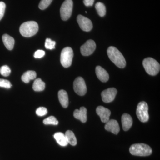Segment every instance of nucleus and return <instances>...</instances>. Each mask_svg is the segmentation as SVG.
I'll return each mask as SVG.
<instances>
[{
	"instance_id": "1",
	"label": "nucleus",
	"mask_w": 160,
	"mask_h": 160,
	"mask_svg": "<svg viewBox=\"0 0 160 160\" xmlns=\"http://www.w3.org/2000/svg\"><path fill=\"white\" fill-rule=\"evenodd\" d=\"M107 52L109 58L116 66L120 68H124L126 67V60L117 48L114 46H110L107 49Z\"/></svg>"
},
{
	"instance_id": "2",
	"label": "nucleus",
	"mask_w": 160,
	"mask_h": 160,
	"mask_svg": "<svg viewBox=\"0 0 160 160\" xmlns=\"http://www.w3.org/2000/svg\"><path fill=\"white\" fill-rule=\"evenodd\" d=\"M38 29V25L36 22L29 21L22 24L19 30L20 33L22 36L29 38L36 34Z\"/></svg>"
},
{
	"instance_id": "3",
	"label": "nucleus",
	"mask_w": 160,
	"mask_h": 160,
	"mask_svg": "<svg viewBox=\"0 0 160 160\" xmlns=\"http://www.w3.org/2000/svg\"><path fill=\"white\" fill-rule=\"evenodd\" d=\"M131 154L138 156H148L152 153V149L149 145L144 143H137L132 145L129 148Z\"/></svg>"
},
{
	"instance_id": "4",
	"label": "nucleus",
	"mask_w": 160,
	"mask_h": 160,
	"mask_svg": "<svg viewBox=\"0 0 160 160\" xmlns=\"http://www.w3.org/2000/svg\"><path fill=\"white\" fill-rule=\"evenodd\" d=\"M143 66L146 72L150 75H156L159 72V63L152 58H145L143 61Z\"/></svg>"
},
{
	"instance_id": "5",
	"label": "nucleus",
	"mask_w": 160,
	"mask_h": 160,
	"mask_svg": "<svg viewBox=\"0 0 160 160\" xmlns=\"http://www.w3.org/2000/svg\"><path fill=\"white\" fill-rule=\"evenodd\" d=\"M73 52L72 49L69 47L64 48L61 52V63L65 68L71 66L73 58Z\"/></svg>"
},
{
	"instance_id": "6",
	"label": "nucleus",
	"mask_w": 160,
	"mask_h": 160,
	"mask_svg": "<svg viewBox=\"0 0 160 160\" xmlns=\"http://www.w3.org/2000/svg\"><path fill=\"white\" fill-rule=\"evenodd\" d=\"M148 104L145 102H141L138 103L137 108L136 114L138 118L142 122H148L149 119L148 113Z\"/></svg>"
},
{
	"instance_id": "7",
	"label": "nucleus",
	"mask_w": 160,
	"mask_h": 160,
	"mask_svg": "<svg viewBox=\"0 0 160 160\" xmlns=\"http://www.w3.org/2000/svg\"><path fill=\"white\" fill-rule=\"evenodd\" d=\"M73 8L72 0H66L63 2L60 9V14L62 19L67 21L71 17Z\"/></svg>"
},
{
	"instance_id": "8",
	"label": "nucleus",
	"mask_w": 160,
	"mask_h": 160,
	"mask_svg": "<svg viewBox=\"0 0 160 160\" xmlns=\"http://www.w3.org/2000/svg\"><path fill=\"white\" fill-rule=\"evenodd\" d=\"M73 89L75 92L80 96L86 94L87 92L86 82L82 78L78 77L74 80L73 82Z\"/></svg>"
},
{
	"instance_id": "9",
	"label": "nucleus",
	"mask_w": 160,
	"mask_h": 160,
	"mask_svg": "<svg viewBox=\"0 0 160 160\" xmlns=\"http://www.w3.org/2000/svg\"><path fill=\"white\" fill-rule=\"evenodd\" d=\"M96 48V45L94 41L89 40L81 47V52L84 56H88L93 53Z\"/></svg>"
},
{
	"instance_id": "10",
	"label": "nucleus",
	"mask_w": 160,
	"mask_h": 160,
	"mask_svg": "<svg viewBox=\"0 0 160 160\" xmlns=\"http://www.w3.org/2000/svg\"><path fill=\"white\" fill-rule=\"evenodd\" d=\"M77 22L80 28L86 32L91 31L92 28V24L91 20L88 18L79 15L77 17Z\"/></svg>"
},
{
	"instance_id": "11",
	"label": "nucleus",
	"mask_w": 160,
	"mask_h": 160,
	"mask_svg": "<svg viewBox=\"0 0 160 160\" xmlns=\"http://www.w3.org/2000/svg\"><path fill=\"white\" fill-rule=\"evenodd\" d=\"M117 92V90L114 88H110L104 90L101 93L102 100L105 103L111 102L114 100Z\"/></svg>"
},
{
	"instance_id": "12",
	"label": "nucleus",
	"mask_w": 160,
	"mask_h": 160,
	"mask_svg": "<svg viewBox=\"0 0 160 160\" xmlns=\"http://www.w3.org/2000/svg\"><path fill=\"white\" fill-rule=\"evenodd\" d=\"M96 112L102 122L106 123L109 121L111 111L109 109L102 106H99L97 108Z\"/></svg>"
},
{
	"instance_id": "13",
	"label": "nucleus",
	"mask_w": 160,
	"mask_h": 160,
	"mask_svg": "<svg viewBox=\"0 0 160 160\" xmlns=\"http://www.w3.org/2000/svg\"><path fill=\"white\" fill-rule=\"evenodd\" d=\"M105 128L107 131L111 132L115 134H118L120 131L118 123L116 120L114 119L109 120V121L106 123Z\"/></svg>"
},
{
	"instance_id": "14",
	"label": "nucleus",
	"mask_w": 160,
	"mask_h": 160,
	"mask_svg": "<svg viewBox=\"0 0 160 160\" xmlns=\"http://www.w3.org/2000/svg\"><path fill=\"white\" fill-rule=\"evenodd\" d=\"M73 116L82 122H86L87 119V109L85 107H81L80 109H75L73 112Z\"/></svg>"
},
{
	"instance_id": "15",
	"label": "nucleus",
	"mask_w": 160,
	"mask_h": 160,
	"mask_svg": "<svg viewBox=\"0 0 160 160\" xmlns=\"http://www.w3.org/2000/svg\"><path fill=\"white\" fill-rule=\"evenodd\" d=\"M96 73L98 78L103 82H106L109 79V73L101 66H97L96 68Z\"/></svg>"
},
{
	"instance_id": "16",
	"label": "nucleus",
	"mask_w": 160,
	"mask_h": 160,
	"mask_svg": "<svg viewBox=\"0 0 160 160\" xmlns=\"http://www.w3.org/2000/svg\"><path fill=\"white\" fill-rule=\"evenodd\" d=\"M122 123L124 131H128L132 125V119L131 116L128 113H124L122 117Z\"/></svg>"
},
{
	"instance_id": "17",
	"label": "nucleus",
	"mask_w": 160,
	"mask_h": 160,
	"mask_svg": "<svg viewBox=\"0 0 160 160\" xmlns=\"http://www.w3.org/2000/svg\"><path fill=\"white\" fill-rule=\"evenodd\" d=\"M59 100L61 105L64 108H67L69 105V97L67 92L65 90H60L58 93Z\"/></svg>"
},
{
	"instance_id": "18",
	"label": "nucleus",
	"mask_w": 160,
	"mask_h": 160,
	"mask_svg": "<svg viewBox=\"0 0 160 160\" xmlns=\"http://www.w3.org/2000/svg\"><path fill=\"white\" fill-rule=\"evenodd\" d=\"M2 41L6 49L11 50L14 47L15 41L14 38L8 34H5L2 36Z\"/></svg>"
},
{
	"instance_id": "19",
	"label": "nucleus",
	"mask_w": 160,
	"mask_h": 160,
	"mask_svg": "<svg viewBox=\"0 0 160 160\" xmlns=\"http://www.w3.org/2000/svg\"><path fill=\"white\" fill-rule=\"evenodd\" d=\"M58 144L62 146H66L68 144L65 134L61 132H58L53 135Z\"/></svg>"
},
{
	"instance_id": "20",
	"label": "nucleus",
	"mask_w": 160,
	"mask_h": 160,
	"mask_svg": "<svg viewBox=\"0 0 160 160\" xmlns=\"http://www.w3.org/2000/svg\"><path fill=\"white\" fill-rule=\"evenodd\" d=\"M36 77L37 73L35 71L29 70L24 73L22 76V80L24 82L28 83L30 80L35 79Z\"/></svg>"
},
{
	"instance_id": "21",
	"label": "nucleus",
	"mask_w": 160,
	"mask_h": 160,
	"mask_svg": "<svg viewBox=\"0 0 160 160\" xmlns=\"http://www.w3.org/2000/svg\"><path fill=\"white\" fill-rule=\"evenodd\" d=\"M45 87L46 84L41 78H37L35 80L32 85V89L37 92L43 91L45 89Z\"/></svg>"
},
{
	"instance_id": "22",
	"label": "nucleus",
	"mask_w": 160,
	"mask_h": 160,
	"mask_svg": "<svg viewBox=\"0 0 160 160\" xmlns=\"http://www.w3.org/2000/svg\"><path fill=\"white\" fill-rule=\"evenodd\" d=\"M67 142L72 146H75L77 144V140L73 133L71 130H67L65 134Z\"/></svg>"
},
{
	"instance_id": "23",
	"label": "nucleus",
	"mask_w": 160,
	"mask_h": 160,
	"mask_svg": "<svg viewBox=\"0 0 160 160\" xmlns=\"http://www.w3.org/2000/svg\"><path fill=\"white\" fill-rule=\"evenodd\" d=\"M95 8L98 14L100 17H103L106 14V8L105 5L103 3L98 2L95 5Z\"/></svg>"
},
{
	"instance_id": "24",
	"label": "nucleus",
	"mask_w": 160,
	"mask_h": 160,
	"mask_svg": "<svg viewBox=\"0 0 160 160\" xmlns=\"http://www.w3.org/2000/svg\"><path fill=\"white\" fill-rule=\"evenodd\" d=\"M43 123L45 125H57L58 124V121L55 117L50 116L44 120Z\"/></svg>"
},
{
	"instance_id": "25",
	"label": "nucleus",
	"mask_w": 160,
	"mask_h": 160,
	"mask_svg": "<svg viewBox=\"0 0 160 160\" xmlns=\"http://www.w3.org/2000/svg\"><path fill=\"white\" fill-rule=\"evenodd\" d=\"M10 73H11V69L9 66L5 65L0 68V73L3 76H9Z\"/></svg>"
},
{
	"instance_id": "26",
	"label": "nucleus",
	"mask_w": 160,
	"mask_h": 160,
	"mask_svg": "<svg viewBox=\"0 0 160 160\" xmlns=\"http://www.w3.org/2000/svg\"><path fill=\"white\" fill-rule=\"evenodd\" d=\"M52 0H42L39 4V8L42 10H44L50 5Z\"/></svg>"
},
{
	"instance_id": "27",
	"label": "nucleus",
	"mask_w": 160,
	"mask_h": 160,
	"mask_svg": "<svg viewBox=\"0 0 160 160\" xmlns=\"http://www.w3.org/2000/svg\"><path fill=\"white\" fill-rule=\"evenodd\" d=\"M56 42L54 41H52L50 38H47L45 42V47L46 49H55Z\"/></svg>"
},
{
	"instance_id": "28",
	"label": "nucleus",
	"mask_w": 160,
	"mask_h": 160,
	"mask_svg": "<svg viewBox=\"0 0 160 160\" xmlns=\"http://www.w3.org/2000/svg\"><path fill=\"white\" fill-rule=\"evenodd\" d=\"M12 85L9 81L3 79H0V87L6 89H9L11 88Z\"/></svg>"
},
{
	"instance_id": "29",
	"label": "nucleus",
	"mask_w": 160,
	"mask_h": 160,
	"mask_svg": "<svg viewBox=\"0 0 160 160\" xmlns=\"http://www.w3.org/2000/svg\"><path fill=\"white\" fill-rule=\"evenodd\" d=\"M36 112L39 116H43L47 114L48 111H47V109L45 107H40L37 109Z\"/></svg>"
},
{
	"instance_id": "30",
	"label": "nucleus",
	"mask_w": 160,
	"mask_h": 160,
	"mask_svg": "<svg viewBox=\"0 0 160 160\" xmlns=\"http://www.w3.org/2000/svg\"><path fill=\"white\" fill-rule=\"evenodd\" d=\"M6 4L2 2H0V21L2 18L5 13Z\"/></svg>"
},
{
	"instance_id": "31",
	"label": "nucleus",
	"mask_w": 160,
	"mask_h": 160,
	"mask_svg": "<svg viewBox=\"0 0 160 160\" xmlns=\"http://www.w3.org/2000/svg\"><path fill=\"white\" fill-rule=\"evenodd\" d=\"M45 52L42 50H38L34 54V57L36 58H41L45 56Z\"/></svg>"
},
{
	"instance_id": "32",
	"label": "nucleus",
	"mask_w": 160,
	"mask_h": 160,
	"mask_svg": "<svg viewBox=\"0 0 160 160\" xmlns=\"http://www.w3.org/2000/svg\"><path fill=\"white\" fill-rule=\"evenodd\" d=\"M95 0H83L84 5L86 6H92L93 5Z\"/></svg>"
}]
</instances>
